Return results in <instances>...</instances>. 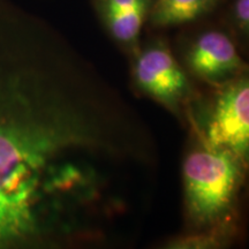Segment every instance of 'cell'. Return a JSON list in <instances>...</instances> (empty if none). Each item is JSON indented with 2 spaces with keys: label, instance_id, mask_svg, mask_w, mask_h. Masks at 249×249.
Wrapping results in <instances>:
<instances>
[{
  "label": "cell",
  "instance_id": "obj_1",
  "mask_svg": "<svg viewBox=\"0 0 249 249\" xmlns=\"http://www.w3.org/2000/svg\"><path fill=\"white\" fill-rule=\"evenodd\" d=\"M143 141L97 68L0 0V249L99 244L128 207Z\"/></svg>",
  "mask_w": 249,
  "mask_h": 249
},
{
  "label": "cell",
  "instance_id": "obj_2",
  "mask_svg": "<svg viewBox=\"0 0 249 249\" xmlns=\"http://www.w3.org/2000/svg\"><path fill=\"white\" fill-rule=\"evenodd\" d=\"M239 160L226 149L208 147L187 156L183 182L187 209L193 222L207 225L229 211L240 179Z\"/></svg>",
  "mask_w": 249,
  "mask_h": 249
},
{
  "label": "cell",
  "instance_id": "obj_3",
  "mask_svg": "<svg viewBox=\"0 0 249 249\" xmlns=\"http://www.w3.org/2000/svg\"><path fill=\"white\" fill-rule=\"evenodd\" d=\"M205 147L226 149L240 160L249 150V85L247 77L230 83L218 96L204 132Z\"/></svg>",
  "mask_w": 249,
  "mask_h": 249
},
{
  "label": "cell",
  "instance_id": "obj_4",
  "mask_svg": "<svg viewBox=\"0 0 249 249\" xmlns=\"http://www.w3.org/2000/svg\"><path fill=\"white\" fill-rule=\"evenodd\" d=\"M134 77L143 91L171 108L178 107L188 92L186 74L161 40L151 43L139 54Z\"/></svg>",
  "mask_w": 249,
  "mask_h": 249
},
{
  "label": "cell",
  "instance_id": "obj_5",
  "mask_svg": "<svg viewBox=\"0 0 249 249\" xmlns=\"http://www.w3.org/2000/svg\"><path fill=\"white\" fill-rule=\"evenodd\" d=\"M187 62L195 75L213 83L223 82L244 67L231 37L217 29L205 30L193 40Z\"/></svg>",
  "mask_w": 249,
  "mask_h": 249
},
{
  "label": "cell",
  "instance_id": "obj_6",
  "mask_svg": "<svg viewBox=\"0 0 249 249\" xmlns=\"http://www.w3.org/2000/svg\"><path fill=\"white\" fill-rule=\"evenodd\" d=\"M220 0H154L149 9L152 26L167 28L194 22L216 7Z\"/></svg>",
  "mask_w": 249,
  "mask_h": 249
},
{
  "label": "cell",
  "instance_id": "obj_7",
  "mask_svg": "<svg viewBox=\"0 0 249 249\" xmlns=\"http://www.w3.org/2000/svg\"><path fill=\"white\" fill-rule=\"evenodd\" d=\"M150 6L145 5L126 12L103 14L113 38L124 45L135 44L148 18Z\"/></svg>",
  "mask_w": 249,
  "mask_h": 249
},
{
  "label": "cell",
  "instance_id": "obj_8",
  "mask_svg": "<svg viewBox=\"0 0 249 249\" xmlns=\"http://www.w3.org/2000/svg\"><path fill=\"white\" fill-rule=\"evenodd\" d=\"M232 23L242 35L249 30V0H234L231 8Z\"/></svg>",
  "mask_w": 249,
  "mask_h": 249
},
{
  "label": "cell",
  "instance_id": "obj_9",
  "mask_svg": "<svg viewBox=\"0 0 249 249\" xmlns=\"http://www.w3.org/2000/svg\"><path fill=\"white\" fill-rule=\"evenodd\" d=\"M99 2L103 14L126 12L141 6L151 5V0H99Z\"/></svg>",
  "mask_w": 249,
  "mask_h": 249
},
{
  "label": "cell",
  "instance_id": "obj_10",
  "mask_svg": "<svg viewBox=\"0 0 249 249\" xmlns=\"http://www.w3.org/2000/svg\"><path fill=\"white\" fill-rule=\"evenodd\" d=\"M217 241L213 240L211 236H191V238H185L181 240L176 241L173 244V248H202L204 245V247H209V245H216Z\"/></svg>",
  "mask_w": 249,
  "mask_h": 249
}]
</instances>
